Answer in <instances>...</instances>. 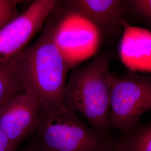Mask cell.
I'll return each instance as SVG.
<instances>
[{"instance_id": "cell-1", "label": "cell", "mask_w": 151, "mask_h": 151, "mask_svg": "<svg viewBox=\"0 0 151 151\" xmlns=\"http://www.w3.org/2000/svg\"><path fill=\"white\" fill-rule=\"evenodd\" d=\"M37 40L9 60L24 92L42 105L65 106L63 93L69 60L57 40L58 18H51Z\"/></svg>"}, {"instance_id": "cell-2", "label": "cell", "mask_w": 151, "mask_h": 151, "mask_svg": "<svg viewBox=\"0 0 151 151\" xmlns=\"http://www.w3.org/2000/svg\"><path fill=\"white\" fill-rule=\"evenodd\" d=\"M112 55L99 54L88 64L73 70L66 82L63 103L66 108L78 113L90 127L103 138L110 128V77Z\"/></svg>"}, {"instance_id": "cell-3", "label": "cell", "mask_w": 151, "mask_h": 151, "mask_svg": "<svg viewBox=\"0 0 151 151\" xmlns=\"http://www.w3.org/2000/svg\"><path fill=\"white\" fill-rule=\"evenodd\" d=\"M34 140L44 151H99L106 138L99 135L65 106L40 104Z\"/></svg>"}, {"instance_id": "cell-4", "label": "cell", "mask_w": 151, "mask_h": 151, "mask_svg": "<svg viewBox=\"0 0 151 151\" xmlns=\"http://www.w3.org/2000/svg\"><path fill=\"white\" fill-rule=\"evenodd\" d=\"M151 111V75L128 70L110 77V128L122 132L132 129Z\"/></svg>"}, {"instance_id": "cell-5", "label": "cell", "mask_w": 151, "mask_h": 151, "mask_svg": "<svg viewBox=\"0 0 151 151\" xmlns=\"http://www.w3.org/2000/svg\"><path fill=\"white\" fill-rule=\"evenodd\" d=\"M58 1L35 0L27 9L0 29V64L11 60L43 27Z\"/></svg>"}, {"instance_id": "cell-6", "label": "cell", "mask_w": 151, "mask_h": 151, "mask_svg": "<svg viewBox=\"0 0 151 151\" xmlns=\"http://www.w3.org/2000/svg\"><path fill=\"white\" fill-rule=\"evenodd\" d=\"M40 108L38 99L25 92L11 97L0 106V128L15 151L22 140L35 133Z\"/></svg>"}, {"instance_id": "cell-7", "label": "cell", "mask_w": 151, "mask_h": 151, "mask_svg": "<svg viewBox=\"0 0 151 151\" xmlns=\"http://www.w3.org/2000/svg\"><path fill=\"white\" fill-rule=\"evenodd\" d=\"M68 10L90 22L105 37L123 32L125 0H70L63 1Z\"/></svg>"}, {"instance_id": "cell-8", "label": "cell", "mask_w": 151, "mask_h": 151, "mask_svg": "<svg viewBox=\"0 0 151 151\" xmlns=\"http://www.w3.org/2000/svg\"><path fill=\"white\" fill-rule=\"evenodd\" d=\"M119 52L130 70L151 71V32L133 27L125 19Z\"/></svg>"}, {"instance_id": "cell-9", "label": "cell", "mask_w": 151, "mask_h": 151, "mask_svg": "<svg viewBox=\"0 0 151 151\" xmlns=\"http://www.w3.org/2000/svg\"><path fill=\"white\" fill-rule=\"evenodd\" d=\"M113 145L115 151H151V121L123 132Z\"/></svg>"}, {"instance_id": "cell-10", "label": "cell", "mask_w": 151, "mask_h": 151, "mask_svg": "<svg viewBox=\"0 0 151 151\" xmlns=\"http://www.w3.org/2000/svg\"><path fill=\"white\" fill-rule=\"evenodd\" d=\"M24 92L9 61L0 64V106L11 97Z\"/></svg>"}, {"instance_id": "cell-11", "label": "cell", "mask_w": 151, "mask_h": 151, "mask_svg": "<svg viewBox=\"0 0 151 151\" xmlns=\"http://www.w3.org/2000/svg\"><path fill=\"white\" fill-rule=\"evenodd\" d=\"M125 16L144 24L151 30V0H125Z\"/></svg>"}, {"instance_id": "cell-12", "label": "cell", "mask_w": 151, "mask_h": 151, "mask_svg": "<svg viewBox=\"0 0 151 151\" xmlns=\"http://www.w3.org/2000/svg\"><path fill=\"white\" fill-rule=\"evenodd\" d=\"M19 1L0 0V29L18 16Z\"/></svg>"}, {"instance_id": "cell-13", "label": "cell", "mask_w": 151, "mask_h": 151, "mask_svg": "<svg viewBox=\"0 0 151 151\" xmlns=\"http://www.w3.org/2000/svg\"><path fill=\"white\" fill-rule=\"evenodd\" d=\"M0 151H15L7 137L0 128Z\"/></svg>"}, {"instance_id": "cell-14", "label": "cell", "mask_w": 151, "mask_h": 151, "mask_svg": "<svg viewBox=\"0 0 151 151\" xmlns=\"http://www.w3.org/2000/svg\"><path fill=\"white\" fill-rule=\"evenodd\" d=\"M44 151L39 146L38 143L34 140L32 142L29 143L27 146L20 151Z\"/></svg>"}, {"instance_id": "cell-15", "label": "cell", "mask_w": 151, "mask_h": 151, "mask_svg": "<svg viewBox=\"0 0 151 151\" xmlns=\"http://www.w3.org/2000/svg\"><path fill=\"white\" fill-rule=\"evenodd\" d=\"M99 151H115L114 147L113 142L109 138H106Z\"/></svg>"}]
</instances>
